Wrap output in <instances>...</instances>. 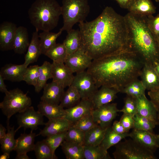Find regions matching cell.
Here are the masks:
<instances>
[{"mask_svg":"<svg viewBox=\"0 0 159 159\" xmlns=\"http://www.w3.org/2000/svg\"><path fill=\"white\" fill-rule=\"evenodd\" d=\"M129 137L153 153L159 148V140L154 133L133 128Z\"/></svg>","mask_w":159,"mask_h":159,"instance_id":"14","label":"cell"},{"mask_svg":"<svg viewBox=\"0 0 159 159\" xmlns=\"http://www.w3.org/2000/svg\"><path fill=\"white\" fill-rule=\"evenodd\" d=\"M158 47H159V39H158Z\"/></svg>","mask_w":159,"mask_h":159,"instance_id":"55","label":"cell"},{"mask_svg":"<svg viewBox=\"0 0 159 159\" xmlns=\"http://www.w3.org/2000/svg\"><path fill=\"white\" fill-rule=\"evenodd\" d=\"M16 159H30L26 153H21L17 154L15 157Z\"/></svg>","mask_w":159,"mask_h":159,"instance_id":"52","label":"cell"},{"mask_svg":"<svg viewBox=\"0 0 159 159\" xmlns=\"http://www.w3.org/2000/svg\"><path fill=\"white\" fill-rule=\"evenodd\" d=\"M31 24L38 31H51L57 25L61 7L56 0H36L28 11Z\"/></svg>","mask_w":159,"mask_h":159,"instance_id":"4","label":"cell"},{"mask_svg":"<svg viewBox=\"0 0 159 159\" xmlns=\"http://www.w3.org/2000/svg\"><path fill=\"white\" fill-rule=\"evenodd\" d=\"M28 33L25 27H17L14 38L13 50L15 53L22 54L27 50L29 44Z\"/></svg>","mask_w":159,"mask_h":159,"instance_id":"23","label":"cell"},{"mask_svg":"<svg viewBox=\"0 0 159 159\" xmlns=\"http://www.w3.org/2000/svg\"><path fill=\"white\" fill-rule=\"evenodd\" d=\"M61 7L63 25L60 30L67 32L77 23L84 21L90 11L87 0H62Z\"/></svg>","mask_w":159,"mask_h":159,"instance_id":"5","label":"cell"},{"mask_svg":"<svg viewBox=\"0 0 159 159\" xmlns=\"http://www.w3.org/2000/svg\"><path fill=\"white\" fill-rule=\"evenodd\" d=\"M128 36L126 50L137 56L143 62L153 65L159 61L158 40L150 30L147 16L129 12L125 16Z\"/></svg>","mask_w":159,"mask_h":159,"instance_id":"3","label":"cell"},{"mask_svg":"<svg viewBox=\"0 0 159 159\" xmlns=\"http://www.w3.org/2000/svg\"><path fill=\"white\" fill-rule=\"evenodd\" d=\"M148 27L155 38L159 39V14L155 16L152 15L147 16Z\"/></svg>","mask_w":159,"mask_h":159,"instance_id":"45","label":"cell"},{"mask_svg":"<svg viewBox=\"0 0 159 159\" xmlns=\"http://www.w3.org/2000/svg\"><path fill=\"white\" fill-rule=\"evenodd\" d=\"M146 90L141 80L138 78L128 84L121 92L136 99L143 95L145 94Z\"/></svg>","mask_w":159,"mask_h":159,"instance_id":"37","label":"cell"},{"mask_svg":"<svg viewBox=\"0 0 159 159\" xmlns=\"http://www.w3.org/2000/svg\"><path fill=\"white\" fill-rule=\"evenodd\" d=\"M7 132L5 137L0 140L1 148L2 151L10 153L14 150L16 145V139L14 138L16 131L14 129V126H9V121H7Z\"/></svg>","mask_w":159,"mask_h":159,"instance_id":"34","label":"cell"},{"mask_svg":"<svg viewBox=\"0 0 159 159\" xmlns=\"http://www.w3.org/2000/svg\"><path fill=\"white\" fill-rule=\"evenodd\" d=\"M154 68L159 76V61L155 62L154 65Z\"/></svg>","mask_w":159,"mask_h":159,"instance_id":"54","label":"cell"},{"mask_svg":"<svg viewBox=\"0 0 159 159\" xmlns=\"http://www.w3.org/2000/svg\"><path fill=\"white\" fill-rule=\"evenodd\" d=\"M27 68L24 63L19 65L7 64L1 68L0 75L4 80L20 82L23 81L24 75Z\"/></svg>","mask_w":159,"mask_h":159,"instance_id":"20","label":"cell"},{"mask_svg":"<svg viewBox=\"0 0 159 159\" xmlns=\"http://www.w3.org/2000/svg\"><path fill=\"white\" fill-rule=\"evenodd\" d=\"M135 99L137 114L153 121L157 125H159L156 110L151 101L148 99L145 94Z\"/></svg>","mask_w":159,"mask_h":159,"instance_id":"16","label":"cell"},{"mask_svg":"<svg viewBox=\"0 0 159 159\" xmlns=\"http://www.w3.org/2000/svg\"><path fill=\"white\" fill-rule=\"evenodd\" d=\"M45 55L53 61L64 62L67 54L66 49L63 43H56L47 52Z\"/></svg>","mask_w":159,"mask_h":159,"instance_id":"38","label":"cell"},{"mask_svg":"<svg viewBox=\"0 0 159 159\" xmlns=\"http://www.w3.org/2000/svg\"><path fill=\"white\" fill-rule=\"evenodd\" d=\"M117 103H110L94 109L92 114L95 122L104 128L110 126L119 112Z\"/></svg>","mask_w":159,"mask_h":159,"instance_id":"9","label":"cell"},{"mask_svg":"<svg viewBox=\"0 0 159 159\" xmlns=\"http://www.w3.org/2000/svg\"><path fill=\"white\" fill-rule=\"evenodd\" d=\"M112 155L115 159H156L154 153L132 139H125L115 145Z\"/></svg>","mask_w":159,"mask_h":159,"instance_id":"7","label":"cell"},{"mask_svg":"<svg viewBox=\"0 0 159 159\" xmlns=\"http://www.w3.org/2000/svg\"><path fill=\"white\" fill-rule=\"evenodd\" d=\"M119 121L127 132H129L131 129L134 128V120L133 116L130 115L123 113Z\"/></svg>","mask_w":159,"mask_h":159,"instance_id":"46","label":"cell"},{"mask_svg":"<svg viewBox=\"0 0 159 159\" xmlns=\"http://www.w3.org/2000/svg\"><path fill=\"white\" fill-rule=\"evenodd\" d=\"M92 60L80 48L72 54L67 56L64 63L73 73H77L87 69Z\"/></svg>","mask_w":159,"mask_h":159,"instance_id":"11","label":"cell"},{"mask_svg":"<svg viewBox=\"0 0 159 159\" xmlns=\"http://www.w3.org/2000/svg\"><path fill=\"white\" fill-rule=\"evenodd\" d=\"M5 94L0 103V108L7 117V121H9L14 115L24 112L31 105L30 98L18 88L10 90Z\"/></svg>","mask_w":159,"mask_h":159,"instance_id":"6","label":"cell"},{"mask_svg":"<svg viewBox=\"0 0 159 159\" xmlns=\"http://www.w3.org/2000/svg\"><path fill=\"white\" fill-rule=\"evenodd\" d=\"M52 64L47 61L39 66V76L37 84L34 87L36 92H39L43 89L48 80L52 78Z\"/></svg>","mask_w":159,"mask_h":159,"instance_id":"32","label":"cell"},{"mask_svg":"<svg viewBox=\"0 0 159 159\" xmlns=\"http://www.w3.org/2000/svg\"><path fill=\"white\" fill-rule=\"evenodd\" d=\"M119 112H122L134 116L137 114L136 99L127 96L124 100V105L123 108L119 110Z\"/></svg>","mask_w":159,"mask_h":159,"instance_id":"44","label":"cell"},{"mask_svg":"<svg viewBox=\"0 0 159 159\" xmlns=\"http://www.w3.org/2000/svg\"><path fill=\"white\" fill-rule=\"evenodd\" d=\"M39 66L34 65L27 67L23 77V81L29 85H36L39 76Z\"/></svg>","mask_w":159,"mask_h":159,"instance_id":"42","label":"cell"},{"mask_svg":"<svg viewBox=\"0 0 159 159\" xmlns=\"http://www.w3.org/2000/svg\"><path fill=\"white\" fill-rule=\"evenodd\" d=\"M64 88L52 81L47 83L43 88L41 101L52 104H59L64 92Z\"/></svg>","mask_w":159,"mask_h":159,"instance_id":"18","label":"cell"},{"mask_svg":"<svg viewBox=\"0 0 159 159\" xmlns=\"http://www.w3.org/2000/svg\"><path fill=\"white\" fill-rule=\"evenodd\" d=\"M63 41L67 56L74 53L81 47V38L79 30L72 29L68 32Z\"/></svg>","mask_w":159,"mask_h":159,"instance_id":"29","label":"cell"},{"mask_svg":"<svg viewBox=\"0 0 159 159\" xmlns=\"http://www.w3.org/2000/svg\"><path fill=\"white\" fill-rule=\"evenodd\" d=\"M50 31H43L39 34L41 53L45 55L47 52L56 43L57 39L62 32L60 30L57 33Z\"/></svg>","mask_w":159,"mask_h":159,"instance_id":"30","label":"cell"},{"mask_svg":"<svg viewBox=\"0 0 159 159\" xmlns=\"http://www.w3.org/2000/svg\"><path fill=\"white\" fill-rule=\"evenodd\" d=\"M116 1L120 6L122 8L127 9L132 0H114Z\"/></svg>","mask_w":159,"mask_h":159,"instance_id":"49","label":"cell"},{"mask_svg":"<svg viewBox=\"0 0 159 159\" xmlns=\"http://www.w3.org/2000/svg\"><path fill=\"white\" fill-rule=\"evenodd\" d=\"M52 64V81L64 88L70 86L74 77L73 73L63 62L53 61Z\"/></svg>","mask_w":159,"mask_h":159,"instance_id":"12","label":"cell"},{"mask_svg":"<svg viewBox=\"0 0 159 159\" xmlns=\"http://www.w3.org/2000/svg\"><path fill=\"white\" fill-rule=\"evenodd\" d=\"M129 136L130 133H117L110 126L107 128L103 139L100 145L105 152L108 153L107 150L110 147L115 145L122 139Z\"/></svg>","mask_w":159,"mask_h":159,"instance_id":"27","label":"cell"},{"mask_svg":"<svg viewBox=\"0 0 159 159\" xmlns=\"http://www.w3.org/2000/svg\"><path fill=\"white\" fill-rule=\"evenodd\" d=\"M143 64L135 54L124 50L92 60L87 71L98 88L106 86L121 92L126 85L140 76Z\"/></svg>","mask_w":159,"mask_h":159,"instance_id":"2","label":"cell"},{"mask_svg":"<svg viewBox=\"0 0 159 159\" xmlns=\"http://www.w3.org/2000/svg\"><path fill=\"white\" fill-rule=\"evenodd\" d=\"M16 25L5 21L0 25V49L2 51L13 50Z\"/></svg>","mask_w":159,"mask_h":159,"instance_id":"15","label":"cell"},{"mask_svg":"<svg viewBox=\"0 0 159 159\" xmlns=\"http://www.w3.org/2000/svg\"><path fill=\"white\" fill-rule=\"evenodd\" d=\"M156 1L157 2H159V0H156Z\"/></svg>","mask_w":159,"mask_h":159,"instance_id":"57","label":"cell"},{"mask_svg":"<svg viewBox=\"0 0 159 159\" xmlns=\"http://www.w3.org/2000/svg\"><path fill=\"white\" fill-rule=\"evenodd\" d=\"M67 131L47 137L44 139L54 153H55L56 149L65 140Z\"/></svg>","mask_w":159,"mask_h":159,"instance_id":"43","label":"cell"},{"mask_svg":"<svg viewBox=\"0 0 159 159\" xmlns=\"http://www.w3.org/2000/svg\"><path fill=\"white\" fill-rule=\"evenodd\" d=\"M81 99L76 88L71 85L67 90L64 91L59 105L64 108H68L77 105Z\"/></svg>","mask_w":159,"mask_h":159,"instance_id":"33","label":"cell"},{"mask_svg":"<svg viewBox=\"0 0 159 159\" xmlns=\"http://www.w3.org/2000/svg\"><path fill=\"white\" fill-rule=\"evenodd\" d=\"M97 125L91 112L82 117L73 123L72 126L85 132Z\"/></svg>","mask_w":159,"mask_h":159,"instance_id":"41","label":"cell"},{"mask_svg":"<svg viewBox=\"0 0 159 159\" xmlns=\"http://www.w3.org/2000/svg\"><path fill=\"white\" fill-rule=\"evenodd\" d=\"M133 118L134 120L133 128L154 133L153 129L157 125L154 122L137 114L133 117Z\"/></svg>","mask_w":159,"mask_h":159,"instance_id":"39","label":"cell"},{"mask_svg":"<svg viewBox=\"0 0 159 159\" xmlns=\"http://www.w3.org/2000/svg\"><path fill=\"white\" fill-rule=\"evenodd\" d=\"M71 85L76 88L81 99L91 100L98 90L93 78L87 71L76 73Z\"/></svg>","mask_w":159,"mask_h":159,"instance_id":"8","label":"cell"},{"mask_svg":"<svg viewBox=\"0 0 159 159\" xmlns=\"http://www.w3.org/2000/svg\"><path fill=\"white\" fill-rule=\"evenodd\" d=\"M38 32L36 30L33 32L27 52L25 55L24 63L27 67L29 64L37 62L42 54Z\"/></svg>","mask_w":159,"mask_h":159,"instance_id":"24","label":"cell"},{"mask_svg":"<svg viewBox=\"0 0 159 159\" xmlns=\"http://www.w3.org/2000/svg\"><path fill=\"white\" fill-rule=\"evenodd\" d=\"M119 92L113 88L105 86L101 87L91 99L94 109L110 103L116 98L117 94Z\"/></svg>","mask_w":159,"mask_h":159,"instance_id":"21","label":"cell"},{"mask_svg":"<svg viewBox=\"0 0 159 159\" xmlns=\"http://www.w3.org/2000/svg\"><path fill=\"white\" fill-rule=\"evenodd\" d=\"M94 109L91 100L81 99L76 105L65 109L64 118L73 124L85 115L92 112Z\"/></svg>","mask_w":159,"mask_h":159,"instance_id":"13","label":"cell"},{"mask_svg":"<svg viewBox=\"0 0 159 159\" xmlns=\"http://www.w3.org/2000/svg\"><path fill=\"white\" fill-rule=\"evenodd\" d=\"M107 128H104L97 125L85 132L84 145H100L103 139Z\"/></svg>","mask_w":159,"mask_h":159,"instance_id":"31","label":"cell"},{"mask_svg":"<svg viewBox=\"0 0 159 159\" xmlns=\"http://www.w3.org/2000/svg\"><path fill=\"white\" fill-rule=\"evenodd\" d=\"M37 159H57V157L51 147L43 140L35 144L34 150Z\"/></svg>","mask_w":159,"mask_h":159,"instance_id":"35","label":"cell"},{"mask_svg":"<svg viewBox=\"0 0 159 159\" xmlns=\"http://www.w3.org/2000/svg\"><path fill=\"white\" fill-rule=\"evenodd\" d=\"M84 153L85 159H112L108 152H105L100 145H84Z\"/></svg>","mask_w":159,"mask_h":159,"instance_id":"36","label":"cell"},{"mask_svg":"<svg viewBox=\"0 0 159 159\" xmlns=\"http://www.w3.org/2000/svg\"><path fill=\"white\" fill-rule=\"evenodd\" d=\"M3 153V154L0 156V159H8L9 158L10 153L7 152Z\"/></svg>","mask_w":159,"mask_h":159,"instance_id":"53","label":"cell"},{"mask_svg":"<svg viewBox=\"0 0 159 159\" xmlns=\"http://www.w3.org/2000/svg\"><path fill=\"white\" fill-rule=\"evenodd\" d=\"M4 80L2 77L0 75V91L1 92L6 94L8 91L6 87L4 82Z\"/></svg>","mask_w":159,"mask_h":159,"instance_id":"50","label":"cell"},{"mask_svg":"<svg viewBox=\"0 0 159 159\" xmlns=\"http://www.w3.org/2000/svg\"><path fill=\"white\" fill-rule=\"evenodd\" d=\"M67 159H85L84 145L64 140L61 144Z\"/></svg>","mask_w":159,"mask_h":159,"instance_id":"28","label":"cell"},{"mask_svg":"<svg viewBox=\"0 0 159 159\" xmlns=\"http://www.w3.org/2000/svg\"><path fill=\"white\" fill-rule=\"evenodd\" d=\"M43 116L38 110H35L33 107L30 106L18 115L17 118L19 127L16 131L21 127L24 129L30 128L31 131L37 130L39 126L45 124Z\"/></svg>","mask_w":159,"mask_h":159,"instance_id":"10","label":"cell"},{"mask_svg":"<svg viewBox=\"0 0 159 159\" xmlns=\"http://www.w3.org/2000/svg\"><path fill=\"white\" fill-rule=\"evenodd\" d=\"M80 48L93 60L126 50L128 31L124 16L107 6L95 19L79 24Z\"/></svg>","mask_w":159,"mask_h":159,"instance_id":"1","label":"cell"},{"mask_svg":"<svg viewBox=\"0 0 159 159\" xmlns=\"http://www.w3.org/2000/svg\"><path fill=\"white\" fill-rule=\"evenodd\" d=\"M6 128L1 124L0 125V140L6 136L7 132Z\"/></svg>","mask_w":159,"mask_h":159,"instance_id":"51","label":"cell"},{"mask_svg":"<svg viewBox=\"0 0 159 159\" xmlns=\"http://www.w3.org/2000/svg\"><path fill=\"white\" fill-rule=\"evenodd\" d=\"M111 127L113 130L117 133L122 134L127 132L119 121L115 120L114 121L112 126Z\"/></svg>","mask_w":159,"mask_h":159,"instance_id":"48","label":"cell"},{"mask_svg":"<svg viewBox=\"0 0 159 159\" xmlns=\"http://www.w3.org/2000/svg\"><path fill=\"white\" fill-rule=\"evenodd\" d=\"M85 132L72 125L67 131L65 140L84 145Z\"/></svg>","mask_w":159,"mask_h":159,"instance_id":"40","label":"cell"},{"mask_svg":"<svg viewBox=\"0 0 159 159\" xmlns=\"http://www.w3.org/2000/svg\"><path fill=\"white\" fill-rule=\"evenodd\" d=\"M127 9L129 12L143 16L152 15L156 12L151 0H132Z\"/></svg>","mask_w":159,"mask_h":159,"instance_id":"22","label":"cell"},{"mask_svg":"<svg viewBox=\"0 0 159 159\" xmlns=\"http://www.w3.org/2000/svg\"><path fill=\"white\" fill-rule=\"evenodd\" d=\"M157 137L159 140V134L158 135H157Z\"/></svg>","mask_w":159,"mask_h":159,"instance_id":"56","label":"cell"},{"mask_svg":"<svg viewBox=\"0 0 159 159\" xmlns=\"http://www.w3.org/2000/svg\"><path fill=\"white\" fill-rule=\"evenodd\" d=\"M140 76L146 90L152 91L159 87V76L153 65L144 64Z\"/></svg>","mask_w":159,"mask_h":159,"instance_id":"19","label":"cell"},{"mask_svg":"<svg viewBox=\"0 0 159 159\" xmlns=\"http://www.w3.org/2000/svg\"><path fill=\"white\" fill-rule=\"evenodd\" d=\"M37 135L31 131L29 134H21L16 139V145L14 151L17 154L26 153L34 150V140Z\"/></svg>","mask_w":159,"mask_h":159,"instance_id":"26","label":"cell"},{"mask_svg":"<svg viewBox=\"0 0 159 159\" xmlns=\"http://www.w3.org/2000/svg\"><path fill=\"white\" fill-rule=\"evenodd\" d=\"M72 125L68 120L64 118L49 120L37 136L41 135L48 137L67 131Z\"/></svg>","mask_w":159,"mask_h":159,"instance_id":"17","label":"cell"},{"mask_svg":"<svg viewBox=\"0 0 159 159\" xmlns=\"http://www.w3.org/2000/svg\"><path fill=\"white\" fill-rule=\"evenodd\" d=\"M38 111L49 120L64 118L65 109L59 104H52L41 101L37 105Z\"/></svg>","mask_w":159,"mask_h":159,"instance_id":"25","label":"cell"},{"mask_svg":"<svg viewBox=\"0 0 159 159\" xmlns=\"http://www.w3.org/2000/svg\"><path fill=\"white\" fill-rule=\"evenodd\" d=\"M148 95L156 110L159 120V87L153 90L149 91Z\"/></svg>","mask_w":159,"mask_h":159,"instance_id":"47","label":"cell"}]
</instances>
